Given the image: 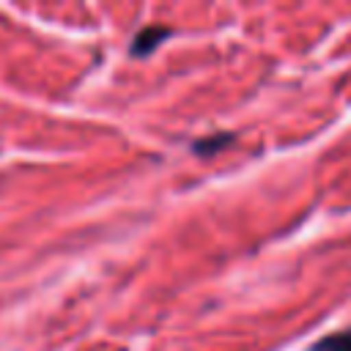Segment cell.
I'll list each match as a JSON object with an SVG mask.
<instances>
[{
  "instance_id": "cell-1",
  "label": "cell",
  "mask_w": 351,
  "mask_h": 351,
  "mask_svg": "<svg viewBox=\"0 0 351 351\" xmlns=\"http://www.w3.org/2000/svg\"><path fill=\"white\" fill-rule=\"evenodd\" d=\"M315 351H351V332H343V335L326 337L324 343H318V346H315Z\"/></svg>"
}]
</instances>
